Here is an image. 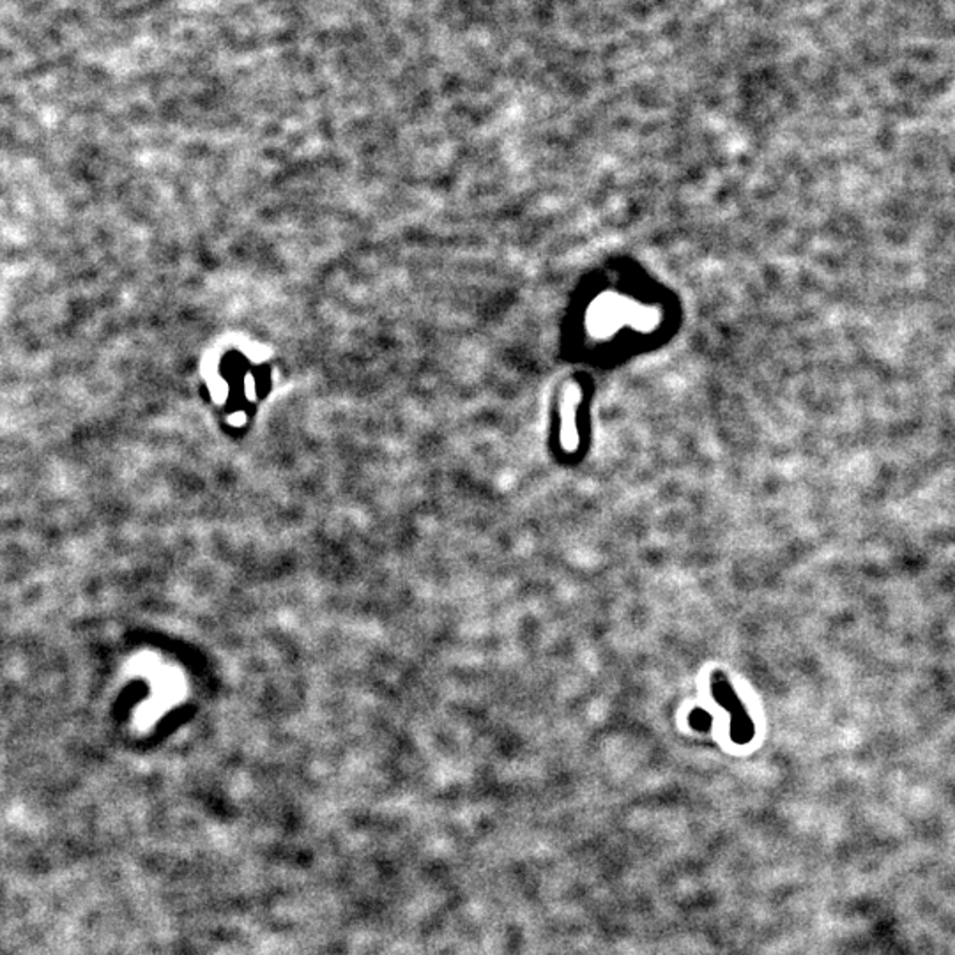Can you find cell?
<instances>
[{"label":"cell","mask_w":955,"mask_h":955,"mask_svg":"<svg viewBox=\"0 0 955 955\" xmlns=\"http://www.w3.org/2000/svg\"><path fill=\"white\" fill-rule=\"evenodd\" d=\"M713 695L720 706H724L731 713V738L738 745H745L753 738V722L749 713L745 711L740 697L733 690L731 683L722 673H717L713 676Z\"/></svg>","instance_id":"6da1fadb"},{"label":"cell","mask_w":955,"mask_h":955,"mask_svg":"<svg viewBox=\"0 0 955 955\" xmlns=\"http://www.w3.org/2000/svg\"><path fill=\"white\" fill-rule=\"evenodd\" d=\"M582 400V388L577 383H570L563 391V402H561V432H563V444L568 450H575L579 443L577 435V423L575 414L579 409V404Z\"/></svg>","instance_id":"7a4b0ae2"},{"label":"cell","mask_w":955,"mask_h":955,"mask_svg":"<svg viewBox=\"0 0 955 955\" xmlns=\"http://www.w3.org/2000/svg\"><path fill=\"white\" fill-rule=\"evenodd\" d=\"M692 724H693L695 727H699V729H706V727H710L711 718H710L704 711L699 710V711H695V715L692 713Z\"/></svg>","instance_id":"3957f363"}]
</instances>
